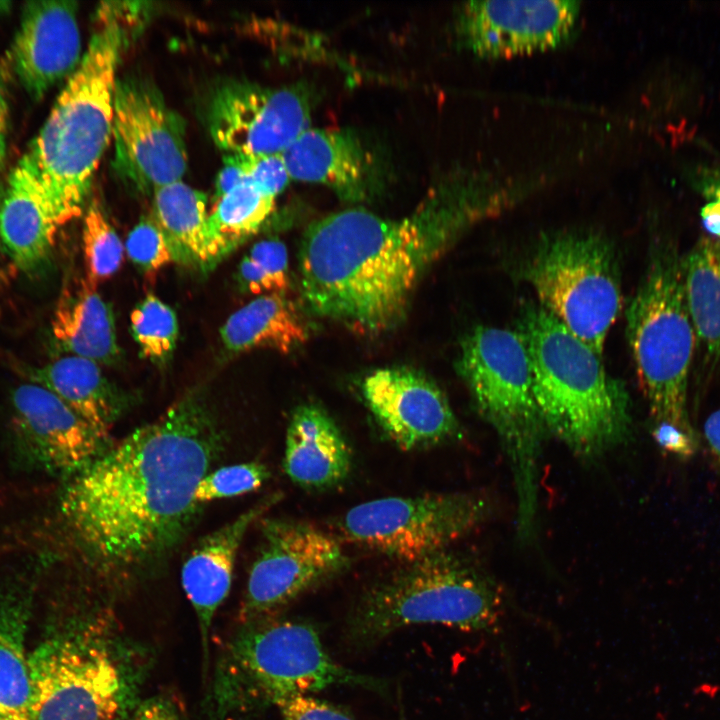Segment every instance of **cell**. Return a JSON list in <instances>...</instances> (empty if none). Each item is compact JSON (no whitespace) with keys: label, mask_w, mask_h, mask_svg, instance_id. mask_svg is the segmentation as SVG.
<instances>
[{"label":"cell","mask_w":720,"mask_h":720,"mask_svg":"<svg viewBox=\"0 0 720 720\" xmlns=\"http://www.w3.org/2000/svg\"><path fill=\"white\" fill-rule=\"evenodd\" d=\"M518 184L457 170L407 216L356 207L312 222L301 240V298L315 316L364 334L396 327L424 272L474 224L509 208Z\"/></svg>","instance_id":"6da1fadb"},{"label":"cell","mask_w":720,"mask_h":720,"mask_svg":"<svg viewBox=\"0 0 720 720\" xmlns=\"http://www.w3.org/2000/svg\"><path fill=\"white\" fill-rule=\"evenodd\" d=\"M240 280L253 294L284 293L289 286L288 253L278 239L255 243L239 266Z\"/></svg>","instance_id":"1f68e13d"},{"label":"cell","mask_w":720,"mask_h":720,"mask_svg":"<svg viewBox=\"0 0 720 720\" xmlns=\"http://www.w3.org/2000/svg\"><path fill=\"white\" fill-rule=\"evenodd\" d=\"M333 686L359 687L382 696L386 680L335 661L317 627L307 621L267 617L245 623L227 647L214 684V710L248 712Z\"/></svg>","instance_id":"52a82bcc"},{"label":"cell","mask_w":720,"mask_h":720,"mask_svg":"<svg viewBox=\"0 0 720 720\" xmlns=\"http://www.w3.org/2000/svg\"><path fill=\"white\" fill-rule=\"evenodd\" d=\"M702 193L706 203L701 209L702 224L712 237L720 239V175L704 180Z\"/></svg>","instance_id":"f35d334b"},{"label":"cell","mask_w":720,"mask_h":720,"mask_svg":"<svg viewBox=\"0 0 720 720\" xmlns=\"http://www.w3.org/2000/svg\"><path fill=\"white\" fill-rule=\"evenodd\" d=\"M281 497V493L276 492L262 498L233 521L203 537L182 567L181 582L198 619L205 659L212 621L229 594L236 555L244 535Z\"/></svg>","instance_id":"ffe728a7"},{"label":"cell","mask_w":720,"mask_h":720,"mask_svg":"<svg viewBox=\"0 0 720 720\" xmlns=\"http://www.w3.org/2000/svg\"><path fill=\"white\" fill-rule=\"evenodd\" d=\"M64 224L36 177L19 160L0 205V244L13 264L25 273L39 269Z\"/></svg>","instance_id":"44dd1931"},{"label":"cell","mask_w":720,"mask_h":720,"mask_svg":"<svg viewBox=\"0 0 720 720\" xmlns=\"http://www.w3.org/2000/svg\"><path fill=\"white\" fill-rule=\"evenodd\" d=\"M626 337L656 423L698 439L687 411L688 376L697 342L687 308L682 257L672 241H656L626 309Z\"/></svg>","instance_id":"9c48e42d"},{"label":"cell","mask_w":720,"mask_h":720,"mask_svg":"<svg viewBox=\"0 0 720 720\" xmlns=\"http://www.w3.org/2000/svg\"><path fill=\"white\" fill-rule=\"evenodd\" d=\"M352 466L350 447L331 416L305 403L292 413L285 438L283 467L289 478L307 489L342 483Z\"/></svg>","instance_id":"7402d4cb"},{"label":"cell","mask_w":720,"mask_h":720,"mask_svg":"<svg viewBox=\"0 0 720 720\" xmlns=\"http://www.w3.org/2000/svg\"><path fill=\"white\" fill-rule=\"evenodd\" d=\"M129 720H185L176 699L168 694H156L141 699Z\"/></svg>","instance_id":"8d00e7d4"},{"label":"cell","mask_w":720,"mask_h":720,"mask_svg":"<svg viewBox=\"0 0 720 720\" xmlns=\"http://www.w3.org/2000/svg\"><path fill=\"white\" fill-rule=\"evenodd\" d=\"M151 661L103 616L70 624L28 654L32 720H129Z\"/></svg>","instance_id":"8992f818"},{"label":"cell","mask_w":720,"mask_h":720,"mask_svg":"<svg viewBox=\"0 0 720 720\" xmlns=\"http://www.w3.org/2000/svg\"><path fill=\"white\" fill-rule=\"evenodd\" d=\"M311 112V96L304 86L274 88L234 80L212 95L208 130L228 155L282 154L310 127Z\"/></svg>","instance_id":"5bb4252c"},{"label":"cell","mask_w":720,"mask_h":720,"mask_svg":"<svg viewBox=\"0 0 720 720\" xmlns=\"http://www.w3.org/2000/svg\"><path fill=\"white\" fill-rule=\"evenodd\" d=\"M489 513L488 498L474 492L392 496L352 507L339 527L350 542L408 562L448 548Z\"/></svg>","instance_id":"8fae6325"},{"label":"cell","mask_w":720,"mask_h":720,"mask_svg":"<svg viewBox=\"0 0 720 720\" xmlns=\"http://www.w3.org/2000/svg\"><path fill=\"white\" fill-rule=\"evenodd\" d=\"M7 118L8 104L3 89L0 87V167L6 156Z\"/></svg>","instance_id":"b9f144b4"},{"label":"cell","mask_w":720,"mask_h":720,"mask_svg":"<svg viewBox=\"0 0 720 720\" xmlns=\"http://www.w3.org/2000/svg\"><path fill=\"white\" fill-rule=\"evenodd\" d=\"M112 136L114 167L139 192L153 194L182 181L188 160L184 120L151 81L117 80Z\"/></svg>","instance_id":"4fadbf2b"},{"label":"cell","mask_w":720,"mask_h":720,"mask_svg":"<svg viewBox=\"0 0 720 720\" xmlns=\"http://www.w3.org/2000/svg\"><path fill=\"white\" fill-rule=\"evenodd\" d=\"M206 195L183 181L156 189L153 219L164 233L174 261L209 266L220 257L208 223Z\"/></svg>","instance_id":"d4e9b609"},{"label":"cell","mask_w":720,"mask_h":720,"mask_svg":"<svg viewBox=\"0 0 720 720\" xmlns=\"http://www.w3.org/2000/svg\"><path fill=\"white\" fill-rule=\"evenodd\" d=\"M3 193H4V190H2V189L0 188V205H1L2 197H3Z\"/></svg>","instance_id":"7bdbcfd3"},{"label":"cell","mask_w":720,"mask_h":720,"mask_svg":"<svg viewBox=\"0 0 720 720\" xmlns=\"http://www.w3.org/2000/svg\"><path fill=\"white\" fill-rule=\"evenodd\" d=\"M51 332L67 355L98 364H114L120 359L111 306L85 278L63 291L51 319Z\"/></svg>","instance_id":"cb8c5ba5"},{"label":"cell","mask_w":720,"mask_h":720,"mask_svg":"<svg viewBox=\"0 0 720 720\" xmlns=\"http://www.w3.org/2000/svg\"><path fill=\"white\" fill-rule=\"evenodd\" d=\"M269 477L268 467L258 461L221 467L201 479L194 492V500L197 504H203L215 499L240 496L258 489Z\"/></svg>","instance_id":"d6a6232c"},{"label":"cell","mask_w":720,"mask_h":720,"mask_svg":"<svg viewBox=\"0 0 720 720\" xmlns=\"http://www.w3.org/2000/svg\"><path fill=\"white\" fill-rule=\"evenodd\" d=\"M236 156L247 179L275 199L291 180L283 154Z\"/></svg>","instance_id":"e575fe53"},{"label":"cell","mask_w":720,"mask_h":720,"mask_svg":"<svg viewBox=\"0 0 720 720\" xmlns=\"http://www.w3.org/2000/svg\"><path fill=\"white\" fill-rule=\"evenodd\" d=\"M29 378L58 396L107 438L128 406V398L102 374L99 364L86 358L65 355L32 368Z\"/></svg>","instance_id":"603a6c76"},{"label":"cell","mask_w":720,"mask_h":720,"mask_svg":"<svg viewBox=\"0 0 720 720\" xmlns=\"http://www.w3.org/2000/svg\"><path fill=\"white\" fill-rule=\"evenodd\" d=\"M521 274L540 305L602 356L622 309L619 261L608 237L584 229L546 234L523 262Z\"/></svg>","instance_id":"30bf717a"},{"label":"cell","mask_w":720,"mask_h":720,"mask_svg":"<svg viewBox=\"0 0 720 720\" xmlns=\"http://www.w3.org/2000/svg\"><path fill=\"white\" fill-rule=\"evenodd\" d=\"M580 9L577 0H472L457 9L455 33L480 57L531 53L567 41Z\"/></svg>","instance_id":"9a60e30c"},{"label":"cell","mask_w":720,"mask_h":720,"mask_svg":"<svg viewBox=\"0 0 720 720\" xmlns=\"http://www.w3.org/2000/svg\"><path fill=\"white\" fill-rule=\"evenodd\" d=\"M307 338L304 320L283 293L260 295L231 314L220 329L222 344L231 353L258 348L289 353Z\"/></svg>","instance_id":"484cf974"},{"label":"cell","mask_w":720,"mask_h":720,"mask_svg":"<svg viewBox=\"0 0 720 720\" xmlns=\"http://www.w3.org/2000/svg\"><path fill=\"white\" fill-rule=\"evenodd\" d=\"M11 406L24 446L50 470L76 474L109 447L107 437L39 384L19 385L12 392Z\"/></svg>","instance_id":"e0dca14e"},{"label":"cell","mask_w":720,"mask_h":720,"mask_svg":"<svg viewBox=\"0 0 720 720\" xmlns=\"http://www.w3.org/2000/svg\"><path fill=\"white\" fill-rule=\"evenodd\" d=\"M687 308L705 360H720V239L701 238L682 258Z\"/></svg>","instance_id":"4316f807"},{"label":"cell","mask_w":720,"mask_h":720,"mask_svg":"<svg viewBox=\"0 0 720 720\" xmlns=\"http://www.w3.org/2000/svg\"><path fill=\"white\" fill-rule=\"evenodd\" d=\"M274 706L282 720H356L345 709L311 695L294 696Z\"/></svg>","instance_id":"d590c367"},{"label":"cell","mask_w":720,"mask_h":720,"mask_svg":"<svg viewBox=\"0 0 720 720\" xmlns=\"http://www.w3.org/2000/svg\"><path fill=\"white\" fill-rule=\"evenodd\" d=\"M275 198L247 177L216 204L208 216L212 236L222 256L254 235L272 213Z\"/></svg>","instance_id":"f1b7e54d"},{"label":"cell","mask_w":720,"mask_h":720,"mask_svg":"<svg viewBox=\"0 0 720 720\" xmlns=\"http://www.w3.org/2000/svg\"><path fill=\"white\" fill-rule=\"evenodd\" d=\"M503 613L498 585L446 548L402 562L365 588L347 614L342 641L348 650L360 653L411 625L487 631Z\"/></svg>","instance_id":"5b68a950"},{"label":"cell","mask_w":720,"mask_h":720,"mask_svg":"<svg viewBox=\"0 0 720 720\" xmlns=\"http://www.w3.org/2000/svg\"><path fill=\"white\" fill-rule=\"evenodd\" d=\"M26 624L23 608L0 610V712L6 720H32Z\"/></svg>","instance_id":"83f0119b"},{"label":"cell","mask_w":720,"mask_h":720,"mask_svg":"<svg viewBox=\"0 0 720 720\" xmlns=\"http://www.w3.org/2000/svg\"><path fill=\"white\" fill-rule=\"evenodd\" d=\"M222 447L213 410L192 390L77 472L61 510L96 567L133 572L167 554L196 516L194 492Z\"/></svg>","instance_id":"7a4b0ae2"},{"label":"cell","mask_w":720,"mask_h":720,"mask_svg":"<svg viewBox=\"0 0 720 720\" xmlns=\"http://www.w3.org/2000/svg\"><path fill=\"white\" fill-rule=\"evenodd\" d=\"M98 16L78 68L20 159L65 224L81 214L112 136L116 71L127 32L116 8H101Z\"/></svg>","instance_id":"3957f363"},{"label":"cell","mask_w":720,"mask_h":720,"mask_svg":"<svg viewBox=\"0 0 720 720\" xmlns=\"http://www.w3.org/2000/svg\"><path fill=\"white\" fill-rule=\"evenodd\" d=\"M349 564L341 544L316 526L264 519L240 609L243 624L272 617L305 592L342 573Z\"/></svg>","instance_id":"7c38bea8"},{"label":"cell","mask_w":720,"mask_h":720,"mask_svg":"<svg viewBox=\"0 0 720 720\" xmlns=\"http://www.w3.org/2000/svg\"><path fill=\"white\" fill-rule=\"evenodd\" d=\"M704 435L708 447L720 468V409L710 414L706 419Z\"/></svg>","instance_id":"60d3db41"},{"label":"cell","mask_w":720,"mask_h":720,"mask_svg":"<svg viewBox=\"0 0 720 720\" xmlns=\"http://www.w3.org/2000/svg\"><path fill=\"white\" fill-rule=\"evenodd\" d=\"M0 720H6V719L4 718V716L1 714V712H0Z\"/></svg>","instance_id":"ee69618b"},{"label":"cell","mask_w":720,"mask_h":720,"mask_svg":"<svg viewBox=\"0 0 720 720\" xmlns=\"http://www.w3.org/2000/svg\"><path fill=\"white\" fill-rule=\"evenodd\" d=\"M132 336L141 355L163 364L170 359L178 338V320L173 309L156 297L147 295L130 315Z\"/></svg>","instance_id":"f546056e"},{"label":"cell","mask_w":720,"mask_h":720,"mask_svg":"<svg viewBox=\"0 0 720 720\" xmlns=\"http://www.w3.org/2000/svg\"><path fill=\"white\" fill-rule=\"evenodd\" d=\"M456 371L501 442L517 495L518 533L528 539L535 528L539 459L547 431L526 345L516 330L479 325L462 339Z\"/></svg>","instance_id":"ba28073f"},{"label":"cell","mask_w":720,"mask_h":720,"mask_svg":"<svg viewBox=\"0 0 720 720\" xmlns=\"http://www.w3.org/2000/svg\"><path fill=\"white\" fill-rule=\"evenodd\" d=\"M531 363L546 431L577 457L593 460L631 435L630 398L601 355L540 304H528L515 329Z\"/></svg>","instance_id":"277c9868"},{"label":"cell","mask_w":720,"mask_h":720,"mask_svg":"<svg viewBox=\"0 0 720 720\" xmlns=\"http://www.w3.org/2000/svg\"><path fill=\"white\" fill-rule=\"evenodd\" d=\"M124 248L130 260L147 273H155L174 261L168 241L153 217L137 223Z\"/></svg>","instance_id":"836d02e7"},{"label":"cell","mask_w":720,"mask_h":720,"mask_svg":"<svg viewBox=\"0 0 720 720\" xmlns=\"http://www.w3.org/2000/svg\"><path fill=\"white\" fill-rule=\"evenodd\" d=\"M653 436L662 449L681 458L693 456L698 448L699 439L669 424L656 423Z\"/></svg>","instance_id":"74e56055"},{"label":"cell","mask_w":720,"mask_h":720,"mask_svg":"<svg viewBox=\"0 0 720 720\" xmlns=\"http://www.w3.org/2000/svg\"><path fill=\"white\" fill-rule=\"evenodd\" d=\"M292 180L330 188L343 201L367 200L378 186L376 160L346 128H308L282 153Z\"/></svg>","instance_id":"d6986e66"},{"label":"cell","mask_w":720,"mask_h":720,"mask_svg":"<svg viewBox=\"0 0 720 720\" xmlns=\"http://www.w3.org/2000/svg\"><path fill=\"white\" fill-rule=\"evenodd\" d=\"M361 391L379 426L400 448L431 447L461 434L446 395L418 370L377 369L364 378Z\"/></svg>","instance_id":"2e32d148"},{"label":"cell","mask_w":720,"mask_h":720,"mask_svg":"<svg viewBox=\"0 0 720 720\" xmlns=\"http://www.w3.org/2000/svg\"><path fill=\"white\" fill-rule=\"evenodd\" d=\"M245 178L246 176L237 156L225 154L223 167L218 173L215 184L216 200L243 182Z\"/></svg>","instance_id":"ab89813d"},{"label":"cell","mask_w":720,"mask_h":720,"mask_svg":"<svg viewBox=\"0 0 720 720\" xmlns=\"http://www.w3.org/2000/svg\"><path fill=\"white\" fill-rule=\"evenodd\" d=\"M82 243L85 280L92 286L112 277L123 261L124 245L97 202L83 219Z\"/></svg>","instance_id":"4dcf8cb0"},{"label":"cell","mask_w":720,"mask_h":720,"mask_svg":"<svg viewBox=\"0 0 720 720\" xmlns=\"http://www.w3.org/2000/svg\"><path fill=\"white\" fill-rule=\"evenodd\" d=\"M74 1L25 4L10 48V64L33 99L73 74L81 62V36Z\"/></svg>","instance_id":"ac0fdd59"}]
</instances>
